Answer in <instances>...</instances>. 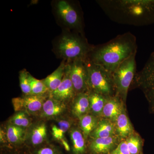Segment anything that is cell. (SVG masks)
Listing matches in <instances>:
<instances>
[{
	"label": "cell",
	"mask_w": 154,
	"mask_h": 154,
	"mask_svg": "<svg viewBox=\"0 0 154 154\" xmlns=\"http://www.w3.org/2000/svg\"><path fill=\"white\" fill-rule=\"evenodd\" d=\"M25 128H23L11 124L7 128V138L11 143L19 144L22 142L25 138Z\"/></svg>",
	"instance_id": "2e32d148"
},
{
	"label": "cell",
	"mask_w": 154,
	"mask_h": 154,
	"mask_svg": "<svg viewBox=\"0 0 154 154\" xmlns=\"http://www.w3.org/2000/svg\"><path fill=\"white\" fill-rule=\"evenodd\" d=\"M44 95L25 96L23 98L24 110L32 114L41 111L43 104L46 101Z\"/></svg>",
	"instance_id": "8fae6325"
},
{
	"label": "cell",
	"mask_w": 154,
	"mask_h": 154,
	"mask_svg": "<svg viewBox=\"0 0 154 154\" xmlns=\"http://www.w3.org/2000/svg\"><path fill=\"white\" fill-rule=\"evenodd\" d=\"M66 66V64L63 61L57 69L42 80L50 93L55 91L60 85L63 79Z\"/></svg>",
	"instance_id": "30bf717a"
},
{
	"label": "cell",
	"mask_w": 154,
	"mask_h": 154,
	"mask_svg": "<svg viewBox=\"0 0 154 154\" xmlns=\"http://www.w3.org/2000/svg\"><path fill=\"white\" fill-rule=\"evenodd\" d=\"M76 94L70 78L68 66L66 64L62 82L58 88L50 93V96L58 101L64 102L73 98Z\"/></svg>",
	"instance_id": "ba28073f"
},
{
	"label": "cell",
	"mask_w": 154,
	"mask_h": 154,
	"mask_svg": "<svg viewBox=\"0 0 154 154\" xmlns=\"http://www.w3.org/2000/svg\"><path fill=\"white\" fill-rule=\"evenodd\" d=\"M36 154H57V153L51 148L44 147L38 150Z\"/></svg>",
	"instance_id": "4dcf8cb0"
},
{
	"label": "cell",
	"mask_w": 154,
	"mask_h": 154,
	"mask_svg": "<svg viewBox=\"0 0 154 154\" xmlns=\"http://www.w3.org/2000/svg\"><path fill=\"white\" fill-rule=\"evenodd\" d=\"M112 154H131L126 141L122 142L113 151Z\"/></svg>",
	"instance_id": "4316f807"
},
{
	"label": "cell",
	"mask_w": 154,
	"mask_h": 154,
	"mask_svg": "<svg viewBox=\"0 0 154 154\" xmlns=\"http://www.w3.org/2000/svg\"><path fill=\"white\" fill-rule=\"evenodd\" d=\"M149 92L154 99V51L152 54L142 70Z\"/></svg>",
	"instance_id": "5bb4252c"
},
{
	"label": "cell",
	"mask_w": 154,
	"mask_h": 154,
	"mask_svg": "<svg viewBox=\"0 0 154 154\" xmlns=\"http://www.w3.org/2000/svg\"><path fill=\"white\" fill-rule=\"evenodd\" d=\"M57 13L67 25L78 30L82 29L81 18L77 11L68 2L60 1L57 5Z\"/></svg>",
	"instance_id": "52a82bcc"
},
{
	"label": "cell",
	"mask_w": 154,
	"mask_h": 154,
	"mask_svg": "<svg viewBox=\"0 0 154 154\" xmlns=\"http://www.w3.org/2000/svg\"><path fill=\"white\" fill-rule=\"evenodd\" d=\"M64 102L58 101L50 97L46 100L41 110V116L46 118H50L60 115L66 110Z\"/></svg>",
	"instance_id": "9c48e42d"
},
{
	"label": "cell",
	"mask_w": 154,
	"mask_h": 154,
	"mask_svg": "<svg viewBox=\"0 0 154 154\" xmlns=\"http://www.w3.org/2000/svg\"><path fill=\"white\" fill-rule=\"evenodd\" d=\"M11 124L25 128L30 126L31 122L26 113L23 111L18 112L11 119Z\"/></svg>",
	"instance_id": "cb8c5ba5"
},
{
	"label": "cell",
	"mask_w": 154,
	"mask_h": 154,
	"mask_svg": "<svg viewBox=\"0 0 154 154\" xmlns=\"http://www.w3.org/2000/svg\"><path fill=\"white\" fill-rule=\"evenodd\" d=\"M131 154H138L141 148L140 140L137 137L131 136L126 140Z\"/></svg>",
	"instance_id": "484cf974"
},
{
	"label": "cell",
	"mask_w": 154,
	"mask_h": 154,
	"mask_svg": "<svg viewBox=\"0 0 154 154\" xmlns=\"http://www.w3.org/2000/svg\"><path fill=\"white\" fill-rule=\"evenodd\" d=\"M116 128L119 134L122 137H126L132 131V127L127 116L121 113L116 119Z\"/></svg>",
	"instance_id": "e0dca14e"
},
{
	"label": "cell",
	"mask_w": 154,
	"mask_h": 154,
	"mask_svg": "<svg viewBox=\"0 0 154 154\" xmlns=\"http://www.w3.org/2000/svg\"><path fill=\"white\" fill-rule=\"evenodd\" d=\"M80 125L85 137H87L97 126L96 119L92 115L83 116L80 117Z\"/></svg>",
	"instance_id": "7402d4cb"
},
{
	"label": "cell",
	"mask_w": 154,
	"mask_h": 154,
	"mask_svg": "<svg viewBox=\"0 0 154 154\" xmlns=\"http://www.w3.org/2000/svg\"><path fill=\"white\" fill-rule=\"evenodd\" d=\"M72 107V113L77 117L85 115L90 107L88 94L86 93L77 94Z\"/></svg>",
	"instance_id": "4fadbf2b"
},
{
	"label": "cell",
	"mask_w": 154,
	"mask_h": 154,
	"mask_svg": "<svg viewBox=\"0 0 154 154\" xmlns=\"http://www.w3.org/2000/svg\"><path fill=\"white\" fill-rule=\"evenodd\" d=\"M90 107L95 113H101L105 105V99L103 96L96 92L88 94Z\"/></svg>",
	"instance_id": "44dd1931"
},
{
	"label": "cell",
	"mask_w": 154,
	"mask_h": 154,
	"mask_svg": "<svg viewBox=\"0 0 154 154\" xmlns=\"http://www.w3.org/2000/svg\"><path fill=\"white\" fill-rule=\"evenodd\" d=\"M137 50L136 38L128 32L92 48L87 59L102 67L112 74L122 63L136 53Z\"/></svg>",
	"instance_id": "6da1fadb"
},
{
	"label": "cell",
	"mask_w": 154,
	"mask_h": 154,
	"mask_svg": "<svg viewBox=\"0 0 154 154\" xmlns=\"http://www.w3.org/2000/svg\"><path fill=\"white\" fill-rule=\"evenodd\" d=\"M47 136V128L43 123H40L35 126L31 131L30 139L34 145L40 144L44 142Z\"/></svg>",
	"instance_id": "ac0fdd59"
},
{
	"label": "cell",
	"mask_w": 154,
	"mask_h": 154,
	"mask_svg": "<svg viewBox=\"0 0 154 154\" xmlns=\"http://www.w3.org/2000/svg\"><path fill=\"white\" fill-rule=\"evenodd\" d=\"M104 7L116 22L135 25L154 23V0L105 1Z\"/></svg>",
	"instance_id": "7a4b0ae2"
},
{
	"label": "cell",
	"mask_w": 154,
	"mask_h": 154,
	"mask_svg": "<svg viewBox=\"0 0 154 154\" xmlns=\"http://www.w3.org/2000/svg\"><path fill=\"white\" fill-rule=\"evenodd\" d=\"M14 110L16 112H20L24 110L23 98L21 97L14 98L12 99Z\"/></svg>",
	"instance_id": "83f0119b"
},
{
	"label": "cell",
	"mask_w": 154,
	"mask_h": 154,
	"mask_svg": "<svg viewBox=\"0 0 154 154\" xmlns=\"http://www.w3.org/2000/svg\"><path fill=\"white\" fill-rule=\"evenodd\" d=\"M58 127L59 128L63 133H65L69 129L71 123L69 121L66 120H61L58 122Z\"/></svg>",
	"instance_id": "f546056e"
},
{
	"label": "cell",
	"mask_w": 154,
	"mask_h": 154,
	"mask_svg": "<svg viewBox=\"0 0 154 154\" xmlns=\"http://www.w3.org/2000/svg\"><path fill=\"white\" fill-rule=\"evenodd\" d=\"M29 73L26 70L23 69L19 72V82L21 90L26 96L31 95L30 81L29 79Z\"/></svg>",
	"instance_id": "d4e9b609"
},
{
	"label": "cell",
	"mask_w": 154,
	"mask_h": 154,
	"mask_svg": "<svg viewBox=\"0 0 154 154\" xmlns=\"http://www.w3.org/2000/svg\"><path fill=\"white\" fill-rule=\"evenodd\" d=\"M86 62L89 73V87L102 96L112 94L115 87L112 74L87 59Z\"/></svg>",
	"instance_id": "3957f363"
},
{
	"label": "cell",
	"mask_w": 154,
	"mask_h": 154,
	"mask_svg": "<svg viewBox=\"0 0 154 154\" xmlns=\"http://www.w3.org/2000/svg\"><path fill=\"white\" fill-rule=\"evenodd\" d=\"M29 79L30 81L31 95H44L45 93L49 92L48 88L45 85L42 81L37 79L29 74Z\"/></svg>",
	"instance_id": "603a6c76"
},
{
	"label": "cell",
	"mask_w": 154,
	"mask_h": 154,
	"mask_svg": "<svg viewBox=\"0 0 154 154\" xmlns=\"http://www.w3.org/2000/svg\"><path fill=\"white\" fill-rule=\"evenodd\" d=\"M92 48L82 38L76 36H63L58 45L61 56L70 61L87 59Z\"/></svg>",
	"instance_id": "277c9868"
},
{
	"label": "cell",
	"mask_w": 154,
	"mask_h": 154,
	"mask_svg": "<svg viewBox=\"0 0 154 154\" xmlns=\"http://www.w3.org/2000/svg\"><path fill=\"white\" fill-rule=\"evenodd\" d=\"M114 126L112 123L109 122H101L96 127L94 134L95 138L110 137L114 133Z\"/></svg>",
	"instance_id": "ffe728a7"
},
{
	"label": "cell",
	"mask_w": 154,
	"mask_h": 154,
	"mask_svg": "<svg viewBox=\"0 0 154 154\" xmlns=\"http://www.w3.org/2000/svg\"><path fill=\"white\" fill-rule=\"evenodd\" d=\"M115 140L112 137L106 138H97L91 145L92 151L95 154L106 153L113 148Z\"/></svg>",
	"instance_id": "7c38bea8"
},
{
	"label": "cell",
	"mask_w": 154,
	"mask_h": 154,
	"mask_svg": "<svg viewBox=\"0 0 154 154\" xmlns=\"http://www.w3.org/2000/svg\"><path fill=\"white\" fill-rule=\"evenodd\" d=\"M136 54L131 56L122 63L112 74L115 88L118 93L124 97H126L136 69Z\"/></svg>",
	"instance_id": "5b68a950"
},
{
	"label": "cell",
	"mask_w": 154,
	"mask_h": 154,
	"mask_svg": "<svg viewBox=\"0 0 154 154\" xmlns=\"http://www.w3.org/2000/svg\"><path fill=\"white\" fill-rule=\"evenodd\" d=\"M52 132L53 136L57 139L61 140L63 138L64 134L62 131L61 130L57 125H54L53 126Z\"/></svg>",
	"instance_id": "f1b7e54d"
},
{
	"label": "cell",
	"mask_w": 154,
	"mask_h": 154,
	"mask_svg": "<svg viewBox=\"0 0 154 154\" xmlns=\"http://www.w3.org/2000/svg\"><path fill=\"white\" fill-rule=\"evenodd\" d=\"M119 103L114 99H111L105 103L102 112L104 116L111 119H116L122 113Z\"/></svg>",
	"instance_id": "d6986e66"
},
{
	"label": "cell",
	"mask_w": 154,
	"mask_h": 154,
	"mask_svg": "<svg viewBox=\"0 0 154 154\" xmlns=\"http://www.w3.org/2000/svg\"><path fill=\"white\" fill-rule=\"evenodd\" d=\"M60 140L61 141V143H62L65 149L67 151H69V146L68 143H67V142L63 138L61 140Z\"/></svg>",
	"instance_id": "1f68e13d"
},
{
	"label": "cell",
	"mask_w": 154,
	"mask_h": 154,
	"mask_svg": "<svg viewBox=\"0 0 154 154\" xmlns=\"http://www.w3.org/2000/svg\"><path fill=\"white\" fill-rule=\"evenodd\" d=\"M70 137L72 145V150L75 154H82L85 151V143L82 134L79 131L72 129Z\"/></svg>",
	"instance_id": "9a60e30c"
},
{
	"label": "cell",
	"mask_w": 154,
	"mask_h": 154,
	"mask_svg": "<svg viewBox=\"0 0 154 154\" xmlns=\"http://www.w3.org/2000/svg\"><path fill=\"white\" fill-rule=\"evenodd\" d=\"M68 66L70 78L76 94L85 93L89 87V73L86 60L72 61Z\"/></svg>",
	"instance_id": "8992f818"
}]
</instances>
